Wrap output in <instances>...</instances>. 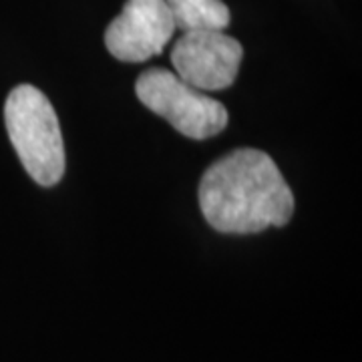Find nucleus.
Returning <instances> with one entry per match:
<instances>
[{
	"label": "nucleus",
	"mask_w": 362,
	"mask_h": 362,
	"mask_svg": "<svg viewBox=\"0 0 362 362\" xmlns=\"http://www.w3.org/2000/svg\"><path fill=\"white\" fill-rule=\"evenodd\" d=\"M199 207L221 233H258L292 220L294 194L268 153L235 149L209 165L199 181Z\"/></svg>",
	"instance_id": "nucleus-1"
},
{
	"label": "nucleus",
	"mask_w": 362,
	"mask_h": 362,
	"mask_svg": "<svg viewBox=\"0 0 362 362\" xmlns=\"http://www.w3.org/2000/svg\"><path fill=\"white\" fill-rule=\"evenodd\" d=\"M4 123L26 173L42 187L57 185L65 173V143L45 93L33 85L14 87L4 103Z\"/></svg>",
	"instance_id": "nucleus-2"
},
{
	"label": "nucleus",
	"mask_w": 362,
	"mask_h": 362,
	"mask_svg": "<svg viewBox=\"0 0 362 362\" xmlns=\"http://www.w3.org/2000/svg\"><path fill=\"white\" fill-rule=\"evenodd\" d=\"M137 97L189 139H209L228 127V109L168 69H149L137 78Z\"/></svg>",
	"instance_id": "nucleus-3"
},
{
	"label": "nucleus",
	"mask_w": 362,
	"mask_h": 362,
	"mask_svg": "<svg viewBox=\"0 0 362 362\" xmlns=\"http://www.w3.org/2000/svg\"><path fill=\"white\" fill-rule=\"evenodd\" d=\"M242 59V45L226 30L183 33L171 49L175 75L202 93L232 87Z\"/></svg>",
	"instance_id": "nucleus-4"
},
{
	"label": "nucleus",
	"mask_w": 362,
	"mask_h": 362,
	"mask_svg": "<svg viewBox=\"0 0 362 362\" xmlns=\"http://www.w3.org/2000/svg\"><path fill=\"white\" fill-rule=\"evenodd\" d=\"M173 33L175 25L165 0H127L107 26L105 45L119 61L143 63L163 51Z\"/></svg>",
	"instance_id": "nucleus-5"
},
{
	"label": "nucleus",
	"mask_w": 362,
	"mask_h": 362,
	"mask_svg": "<svg viewBox=\"0 0 362 362\" xmlns=\"http://www.w3.org/2000/svg\"><path fill=\"white\" fill-rule=\"evenodd\" d=\"M175 30H226L230 8L221 0H165Z\"/></svg>",
	"instance_id": "nucleus-6"
}]
</instances>
